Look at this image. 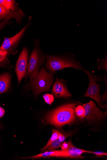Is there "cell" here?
<instances>
[{"mask_svg": "<svg viewBox=\"0 0 107 160\" xmlns=\"http://www.w3.org/2000/svg\"><path fill=\"white\" fill-rule=\"evenodd\" d=\"M78 104L69 103L58 107L46 116V122L58 127L72 124L76 118L75 109Z\"/></svg>", "mask_w": 107, "mask_h": 160, "instance_id": "obj_1", "label": "cell"}, {"mask_svg": "<svg viewBox=\"0 0 107 160\" xmlns=\"http://www.w3.org/2000/svg\"><path fill=\"white\" fill-rule=\"evenodd\" d=\"M45 65V68L53 74H55L57 71L67 68H72L77 70H83V69L80 62L71 53L56 55H47Z\"/></svg>", "mask_w": 107, "mask_h": 160, "instance_id": "obj_2", "label": "cell"}, {"mask_svg": "<svg viewBox=\"0 0 107 160\" xmlns=\"http://www.w3.org/2000/svg\"><path fill=\"white\" fill-rule=\"evenodd\" d=\"M34 48L29 58L28 67L25 77H29L30 81L37 75L40 68L46 60L47 55L42 49L40 40L36 38L34 41Z\"/></svg>", "mask_w": 107, "mask_h": 160, "instance_id": "obj_3", "label": "cell"}, {"mask_svg": "<svg viewBox=\"0 0 107 160\" xmlns=\"http://www.w3.org/2000/svg\"><path fill=\"white\" fill-rule=\"evenodd\" d=\"M54 81L53 74L46 70L42 65L37 75L30 81L29 86L31 87L35 94L38 95L43 92H49Z\"/></svg>", "mask_w": 107, "mask_h": 160, "instance_id": "obj_4", "label": "cell"}, {"mask_svg": "<svg viewBox=\"0 0 107 160\" xmlns=\"http://www.w3.org/2000/svg\"><path fill=\"white\" fill-rule=\"evenodd\" d=\"M32 17L29 18L27 23L22 30L17 34L10 38L4 37V41L0 50L8 52V56L16 52V49L31 24Z\"/></svg>", "mask_w": 107, "mask_h": 160, "instance_id": "obj_5", "label": "cell"}, {"mask_svg": "<svg viewBox=\"0 0 107 160\" xmlns=\"http://www.w3.org/2000/svg\"><path fill=\"white\" fill-rule=\"evenodd\" d=\"M83 70L87 74L89 80L88 87L84 96L93 99L96 102L98 105L102 108L106 107L107 106L104 103L102 98L100 96V86L97 83L99 77L93 75L83 68Z\"/></svg>", "mask_w": 107, "mask_h": 160, "instance_id": "obj_6", "label": "cell"}, {"mask_svg": "<svg viewBox=\"0 0 107 160\" xmlns=\"http://www.w3.org/2000/svg\"><path fill=\"white\" fill-rule=\"evenodd\" d=\"M29 51L25 47L23 48L20 53L15 67L18 82L20 83L22 79L26 74L27 70Z\"/></svg>", "mask_w": 107, "mask_h": 160, "instance_id": "obj_7", "label": "cell"}, {"mask_svg": "<svg viewBox=\"0 0 107 160\" xmlns=\"http://www.w3.org/2000/svg\"><path fill=\"white\" fill-rule=\"evenodd\" d=\"M85 110V114L83 118L94 122L103 119L105 116L103 112L96 105L92 100L86 104H83Z\"/></svg>", "mask_w": 107, "mask_h": 160, "instance_id": "obj_8", "label": "cell"}, {"mask_svg": "<svg viewBox=\"0 0 107 160\" xmlns=\"http://www.w3.org/2000/svg\"><path fill=\"white\" fill-rule=\"evenodd\" d=\"M67 81L59 79L57 78H56L52 89V93L55 97L67 98L72 96L66 85Z\"/></svg>", "mask_w": 107, "mask_h": 160, "instance_id": "obj_9", "label": "cell"}, {"mask_svg": "<svg viewBox=\"0 0 107 160\" xmlns=\"http://www.w3.org/2000/svg\"><path fill=\"white\" fill-rule=\"evenodd\" d=\"M25 17V13L22 10L18 12H13L0 5V22L4 19L10 20L14 19L18 24H21L24 18Z\"/></svg>", "mask_w": 107, "mask_h": 160, "instance_id": "obj_10", "label": "cell"}, {"mask_svg": "<svg viewBox=\"0 0 107 160\" xmlns=\"http://www.w3.org/2000/svg\"><path fill=\"white\" fill-rule=\"evenodd\" d=\"M63 157L67 158V153L63 150H54L51 151H46L45 152L32 157H22L21 158L36 159L40 158H47L49 157Z\"/></svg>", "mask_w": 107, "mask_h": 160, "instance_id": "obj_11", "label": "cell"}, {"mask_svg": "<svg viewBox=\"0 0 107 160\" xmlns=\"http://www.w3.org/2000/svg\"><path fill=\"white\" fill-rule=\"evenodd\" d=\"M65 151L67 153V158H85L82 155L84 153H91L92 152L78 148L74 146L72 143L68 149Z\"/></svg>", "mask_w": 107, "mask_h": 160, "instance_id": "obj_12", "label": "cell"}, {"mask_svg": "<svg viewBox=\"0 0 107 160\" xmlns=\"http://www.w3.org/2000/svg\"><path fill=\"white\" fill-rule=\"evenodd\" d=\"M72 134L69 132H65L62 133L56 141L53 142L45 150L46 151H51L56 150L61 147L62 142L65 139L69 136H71Z\"/></svg>", "mask_w": 107, "mask_h": 160, "instance_id": "obj_13", "label": "cell"}, {"mask_svg": "<svg viewBox=\"0 0 107 160\" xmlns=\"http://www.w3.org/2000/svg\"><path fill=\"white\" fill-rule=\"evenodd\" d=\"M11 78L10 75L8 73L0 76V94L8 90L10 85Z\"/></svg>", "mask_w": 107, "mask_h": 160, "instance_id": "obj_14", "label": "cell"}, {"mask_svg": "<svg viewBox=\"0 0 107 160\" xmlns=\"http://www.w3.org/2000/svg\"><path fill=\"white\" fill-rule=\"evenodd\" d=\"M0 5L13 12L22 10L16 1L14 0H0Z\"/></svg>", "mask_w": 107, "mask_h": 160, "instance_id": "obj_15", "label": "cell"}, {"mask_svg": "<svg viewBox=\"0 0 107 160\" xmlns=\"http://www.w3.org/2000/svg\"><path fill=\"white\" fill-rule=\"evenodd\" d=\"M8 56L7 52L0 50V67L6 68L8 67L9 62Z\"/></svg>", "mask_w": 107, "mask_h": 160, "instance_id": "obj_16", "label": "cell"}, {"mask_svg": "<svg viewBox=\"0 0 107 160\" xmlns=\"http://www.w3.org/2000/svg\"><path fill=\"white\" fill-rule=\"evenodd\" d=\"M62 134L59 131L52 129V136L48 142L45 146L41 149V152H43L45 151L48 148L50 145L54 141L56 140Z\"/></svg>", "mask_w": 107, "mask_h": 160, "instance_id": "obj_17", "label": "cell"}, {"mask_svg": "<svg viewBox=\"0 0 107 160\" xmlns=\"http://www.w3.org/2000/svg\"><path fill=\"white\" fill-rule=\"evenodd\" d=\"M97 66L99 70H104L107 71V54L103 59L97 60Z\"/></svg>", "mask_w": 107, "mask_h": 160, "instance_id": "obj_18", "label": "cell"}, {"mask_svg": "<svg viewBox=\"0 0 107 160\" xmlns=\"http://www.w3.org/2000/svg\"><path fill=\"white\" fill-rule=\"evenodd\" d=\"M75 113L78 117L83 118L85 114V110L83 106L79 105L76 107L75 109Z\"/></svg>", "mask_w": 107, "mask_h": 160, "instance_id": "obj_19", "label": "cell"}, {"mask_svg": "<svg viewBox=\"0 0 107 160\" xmlns=\"http://www.w3.org/2000/svg\"><path fill=\"white\" fill-rule=\"evenodd\" d=\"M45 103L51 105L53 102L54 100V96L50 94H45L43 96Z\"/></svg>", "mask_w": 107, "mask_h": 160, "instance_id": "obj_20", "label": "cell"}, {"mask_svg": "<svg viewBox=\"0 0 107 160\" xmlns=\"http://www.w3.org/2000/svg\"><path fill=\"white\" fill-rule=\"evenodd\" d=\"M12 23L11 21H10L8 19L3 20L0 22V35H1V32L3 29L7 26L11 24ZM1 39H2L0 37V41L1 40Z\"/></svg>", "mask_w": 107, "mask_h": 160, "instance_id": "obj_21", "label": "cell"}, {"mask_svg": "<svg viewBox=\"0 0 107 160\" xmlns=\"http://www.w3.org/2000/svg\"><path fill=\"white\" fill-rule=\"evenodd\" d=\"M72 143L71 141H69L68 142H64L61 145L60 147L62 150H66L68 148Z\"/></svg>", "mask_w": 107, "mask_h": 160, "instance_id": "obj_22", "label": "cell"}, {"mask_svg": "<svg viewBox=\"0 0 107 160\" xmlns=\"http://www.w3.org/2000/svg\"><path fill=\"white\" fill-rule=\"evenodd\" d=\"M91 153H93L98 157H102L103 156H107L106 153L100 152H92Z\"/></svg>", "mask_w": 107, "mask_h": 160, "instance_id": "obj_23", "label": "cell"}, {"mask_svg": "<svg viewBox=\"0 0 107 160\" xmlns=\"http://www.w3.org/2000/svg\"><path fill=\"white\" fill-rule=\"evenodd\" d=\"M5 113V110L3 108L0 107V118L3 117Z\"/></svg>", "mask_w": 107, "mask_h": 160, "instance_id": "obj_24", "label": "cell"}, {"mask_svg": "<svg viewBox=\"0 0 107 160\" xmlns=\"http://www.w3.org/2000/svg\"><path fill=\"white\" fill-rule=\"evenodd\" d=\"M102 100L103 102V100H107V92L106 91V93L102 96Z\"/></svg>", "mask_w": 107, "mask_h": 160, "instance_id": "obj_25", "label": "cell"}, {"mask_svg": "<svg viewBox=\"0 0 107 160\" xmlns=\"http://www.w3.org/2000/svg\"><path fill=\"white\" fill-rule=\"evenodd\" d=\"M0 127H1V125H0Z\"/></svg>", "mask_w": 107, "mask_h": 160, "instance_id": "obj_26", "label": "cell"}]
</instances>
